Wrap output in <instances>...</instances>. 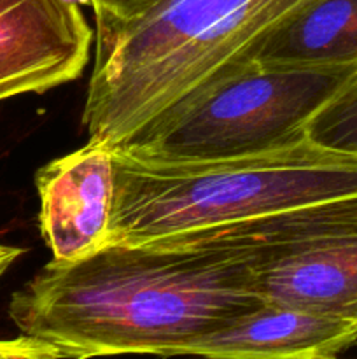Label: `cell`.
Listing matches in <instances>:
<instances>
[{
  "mask_svg": "<svg viewBox=\"0 0 357 359\" xmlns=\"http://www.w3.org/2000/svg\"><path fill=\"white\" fill-rule=\"evenodd\" d=\"M107 245H139L357 193V154L308 139L251 156L158 163L112 149Z\"/></svg>",
  "mask_w": 357,
  "mask_h": 359,
  "instance_id": "3",
  "label": "cell"
},
{
  "mask_svg": "<svg viewBox=\"0 0 357 359\" xmlns=\"http://www.w3.org/2000/svg\"><path fill=\"white\" fill-rule=\"evenodd\" d=\"M91 44L77 0H0V102L76 81Z\"/></svg>",
  "mask_w": 357,
  "mask_h": 359,
  "instance_id": "6",
  "label": "cell"
},
{
  "mask_svg": "<svg viewBox=\"0 0 357 359\" xmlns=\"http://www.w3.org/2000/svg\"><path fill=\"white\" fill-rule=\"evenodd\" d=\"M357 342V323L262 302L227 325L182 344L174 356L310 359L336 356Z\"/></svg>",
  "mask_w": 357,
  "mask_h": 359,
  "instance_id": "8",
  "label": "cell"
},
{
  "mask_svg": "<svg viewBox=\"0 0 357 359\" xmlns=\"http://www.w3.org/2000/svg\"><path fill=\"white\" fill-rule=\"evenodd\" d=\"M318 0H158L125 21H97L83 125L114 147L237 70L275 28Z\"/></svg>",
  "mask_w": 357,
  "mask_h": 359,
  "instance_id": "2",
  "label": "cell"
},
{
  "mask_svg": "<svg viewBox=\"0 0 357 359\" xmlns=\"http://www.w3.org/2000/svg\"><path fill=\"white\" fill-rule=\"evenodd\" d=\"M307 139L328 149L357 154V72L310 119Z\"/></svg>",
  "mask_w": 357,
  "mask_h": 359,
  "instance_id": "10",
  "label": "cell"
},
{
  "mask_svg": "<svg viewBox=\"0 0 357 359\" xmlns=\"http://www.w3.org/2000/svg\"><path fill=\"white\" fill-rule=\"evenodd\" d=\"M90 4L97 21H125L149 9L158 0H79Z\"/></svg>",
  "mask_w": 357,
  "mask_h": 359,
  "instance_id": "11",
  "label": "cell"
},
{
  "mask_svg": "<svg viewBox=\"0 0 357 359\" xmlns=\"http://www.w3.org/2000/svg\"><path fill=\"white\" fill-rule=\"evenodd\" d=\"M206 231L245 249L265 302L357 323V193Z\"/></svg>",
  "mask_w": 357,
  "mask_h": 359,
  "instance_id": "5",
  "label": "cell"
},
{
  "mask_svg": "<svg viewBox=\"0 0 357 359\" xmlns=\"http://www.w3.org/2000/svg\"><path fill=\"white\" fill-rule=\"evenodd\" d=\"M24 249L16 248V245H4L0 244V279L7 273V270L23 256Z\"/></svg>",
  "mask_w": 357,
  "mask_h": 359,
  "instance_id": "13",
  "label": "cell"
},
{
  "mask_svg": "<svg viewBox=\"0 0 357 359\" xmlns=\"http://www.w3.org/2000/svg\"><path fill=\"white\" fill-rule=\"evenodd\" d=\"M38 224L52 262L70 263L107 245L114 202L112 149L88 142L35 174Z\"/></svg>",
  "mask_w": 357,
  "mask_h": 359,
  "instance_id": "7",
  "label": "cell"
},
{
  "mask_svg": "<svg viewBox=\"0 0 357 359\" xmlns=\"http://www.w3.org/2000/svg\"><path fill=\"white\" fill-rule=\"evenodd\" d=\"M262 302L245 249L203 230L51 259L10 297L9 318L65 359L172 358Z\"/></svg>",
  "mask_w": 357,
  "mask_h": 359,
  "instance_id": "1",
  "label": "cell"
},
{
  "mask_svg": "<svg viewBox=\"0 0 357 359\" xmlns=\"http://www.w3.org/2000/svg\"><path fill=\"white\" fill-rule=\"evenodd\" d=\"M0 359H65L48 344L31 337L0 340Z\"/></svg>",
  "mask_w": 357,
  "mask_h": 359,
  "instance_id": "12",
  "label": "cell"
},
{
  "mask_svg": "<svg viewBox=\"0 0 357 359\" xmlns=\"http://www.w3.org/2000/svg\"><path fill=\"white\" fill-rule=\"evenodd\" d=\"M252 62L289 69L357 65V0H318L275 28Z\"/></svg>",
  "mask_w": 357,
  "mask_h": 359,
  "instance_id": "9",
  "label": "cell"
},
{
  "mask_svg": "<svg viewBox=\"0 0 357 359\" xmlns=\"http://www.w3.org/2000/svg\"><path fill=\"white\" fill-rule=\"evenodd\" d=\"M310 359H338L336 356H318V358H310Z\"/></svg>",
  "mask_w": 357,
  "mask_h": 359,
  "instance_id": "14",
  "label": "cell"
},
{
  "mask_svg": "<svg viewBox=\"0 0 357 359\" xmlns=\"http://www.w3.org/2000/svg\"><path fill=\"white\" fill-rule=\"evenodd\" d=\"M357 65L289 69L251 63L154 118L114 147L158 163L251 156L307 139L310 119Z\"/></svg>",
  "mask_w": 357,
  "mask_h": 359,
  "instance_id": "4",
  "label": "cell"
}]
</instances>
